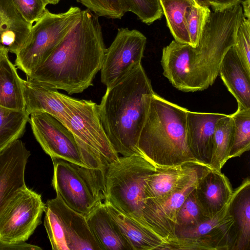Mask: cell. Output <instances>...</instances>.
<instances>
[{"label":"cell","instance_id":"6da1fadb","mask_svg":"<svg viewBox=\"0 0 250 250\" xmlns=\"http://www.w3.org/2000/svg\"><path fill=\"white\" fill-rule=\"evenodd\" d=\"M243 17L240 4L211 12L196 47L173 40L163 48L164 76L185 92L204 90L212 85L224 55L235 43Z\"/></svg>","mask_w":250,"mask_h":250},{"label":"cell","instance_id":"7a4b0ae2","mask_svg":"<svg viewBox=\"0 0 250 250\" xmlns=\"http://www.w3.org/2000/svg\"><path fill=\"white\" fill-rule=\"evenodd\" d=\"M99 17L88 9L27 79L72 95L93 85L106 48Z\"/></svg>","mask_w":250,"mask_h":250},{"label":"cell","instance_id":"3957f363","mask_svg":"<svg viewBox=\"0 0 250 250\" xmlns=\"http://www.w3.org/2000/svg\"><path fill=\"white\" fill-rule=\"evenodd\" d=\"M154 93L142 62L106 86L98 105L99 114L108 140L118 154L143 155L138 142Z\"/></svg>","mask_w":250,"mask_h":250},{"label":"cell","instance_id":"277c9868","mask_svg":"<svg viewBox=\"0 0 250 250\" xmlns=\"http://www.w3.org/2000/svg\"><path fill=\"white\" fill-rule=\"evenodd\" d=\"M187 111L155 92L151 95L138 142L143 156L157 166L210 167L195 158L188 147Z\"/></svg>","mask_w":250,"mask_h":250},{"label":"cell","instance_id":"5b68a950","mask_svg":"<svg viewBox=\"0 0 250 250\" xmlns=\"http://www.w3.org/2000/svg\"><path fill=\"white\" fill-rule=\"evenodd\" d=\"M157 167L138 154L119 157L109 163L105 174L104 201L140 223L146 182Z\"/></svg>","mask_w":250,"mask_h":250},{"label":"cell","instance_id":"8992f818","mask_svg":"<svg viewBox=\"0 0 250 250\" xmlns=\"http://www.w3.org/2000/svg\"><path fill=\"white\" fill-rule=\"evenodd\" d=\"M52 186L69 208L87 217L106 199V167L92 168L62 159L51 158Z\"/></svg>","mask_w":250,"mask_h":250},{"label":"cell","instance_id":"52a82bcc","mask_svg":"<svg viewBox=\"0 0 250 250\" xmlns=\"http://www.w3.org/2000/svg\"><path fill=\"white\" fill-rule=\"evenodd\" d=\"M29 115L33 134L51 158H60L92 168L104 167L109 164L52 115L43 112H34Z\"/></svg>","mask_w":250,"mask_h":250},{"label":"cell","instance_id":"ba28073f","mask_svg":"<svg viewBox=\"0 0 250 250\" xmlns=\"http://www.w3.org/2000/svg\"><path fill=\"white\" fill-rule=\"evenodd\" d=\"M82 10L71 6L55 14L47 9L35 24L22 47L16 54L15 65L27 77L48 58L57 45L79 20Z\"/></svg>","mask_w":250,"mask_h":250},{"label":"cell","instance_id":"9c48e42d","mask_svg":"<svg viewBox=\"0 0 250 250\" xmlns=\"http://www.w3.org/2000/svg\"><path fill=\"white\" fill-rule=\"evenodd\" d=\"M45 204L26 185L18 189L0 209V240L26 241L42 223Z\"/></svg>","mask_w":250,"mask_h":250},{"label":"cell","instance_id":"30bf717a","mask_svg":"<svg viewBox=\"0 0 250 250\" xmlns=\"http://www.w3.org/2000/svg\"><path fill=\"white\" fill-rule=\"evenodd\" d=\"M67 113L65 126L75 136L110 163L118 160L102 125L98 105L91 100H79L59 92Z\"/></svg>","mask_w":250,"mask_h":250},{"label":"cell","instance_id":"8fae6325","mask_svg":"<svg viewBox=\"0 0 250 250\" xmlns=\"http://www.w3.org/2000/svg\"><path fill=\"white\" fill-rule=\"evenodd\" d=\"M203 167H197L188 178L165 200H146L140 223L162 240L172 250L177 241L176 229L179 210L188 195L195 188Z\"/></svg>","mask_w":250,"mask_h":250},{"label":"cell","instance_id":"7c38bea8","mask_svg":"<svg viewBox=\"0 0 250 250\" xmlns=\"http://www.w3.org/2000/svg\"><path fill=\"white\" fill-rule=\"evenodd\" d=\"M146 43V36L139 31L119 28L105 50L100 70L102 83L108 86L141 63Z\"/></svg>","mask_w":250,"mask_h":250},{"label":"cell","instance_id":"4fadbf2b","mask_svg":"<svg viewBox=\"0 0 250 250\" xmlns=\"http://www.w3.org/2000/svg\"><path fill=\"white\" fill-rule=\"evenodd\" d=\"M30 156L20 139L0 152V209L15 192L25 186V170Z\"/></svg>","mask_w":250,"mask_h":250},{"label":"cell","instance_id":"5bb4252c","mask_svg":"<svg viewBox=\"0 0 250 250\" xmlns=\"http://www.w3.org/2000/svg\"><path fill=\"white\" fill-rule=\"evenodd\" d=\"M234 189L221 171L210 167L203 168L194 188L197 202L204 215L209 218L219 211L231 198Z\"/></svg>","mask_w":250,"mask_h":250},{"label":"cell","instance_id":"9a60e30c","mask_svg":"<svg viewBox=\"0 0 250 250\" xmlns=\"http://www.w3.org/2000/svg\"><path fill=\"white\" fill-rule=\"evenodd\" d=\"M226 115L187 111L188 145L194 157L209 167L215 126L217 122Z\"/></svg>","mask_w":250,"mask_h":250},{"label":"cell","instance_id":"2e32d148","mask_svg":"<svg viewBox=\"0 0 250 250\" xmlns=\"http://www.w3.org/2000/svg\"><path fill=\"white\" fill-rule=\"evenodd\" d=\"M48 201L61 218L68 250H102L86 217L69 208L57 196Z\"/></svg>","mask_w":250,"mask_h":250},{"label":"cell","instance_id":"e0dca14e","mask_svg":"<svg viewBox=\"0 0 250 250\" xmlns=\"http://www.w3.org/2000/svg\"><path fill=\"white\" fill-rule=\"evenodd\" d=\"M219 74L228 90L235 98L237 109L250 108V72L243 65L233 45L224 55Z\"/></svg>","mask_w":250,"mask_h":250},{"label":"cell","instance_id":"ac0fdd59","mask_svg":"<svg viewBox=\"0 0 250 250\" xmlns=\"http://www.w3.org/2000/svg\"><path fill=\"white\" fill-rule=\"evenodd\" d=\"M197 167L157 166L146 180L144 189L145 201H159L167 198L188 178Z\"/></svg>","mask_w":250,"mask_h":250},{"label":"cell","instance_id":"d6986e66","mask_svg":"<svg viewBox=\"0 0 250 250\" xmlns=\"http://www.w3.org/2000/svg\"><path fill=\"white\" fill-rule=\"evenodd\" d=\"M23 92L25 111L28 115L34 112H45L65 125V106L58 89L26 79L23 80Z\"/></svg>","mask_w":250,"mask_h":250},{"label":"cell","instance_id":"ffe728a7","mask_svg":"<svg viewBox=\"0 0 250 250\" xmlns=\"http://www.w3.org/2000/svg\"><path fill=\"white\" fill-rule=\"evenodd\" d=\"M32 26L11 0H0V47L16 54L25 42Z\"/></svg>","mask_w":250,"mask_h":250},{"label":"cell","instance_id":"44dd1931","mask_svg":"<svg viewBox=\"0 0 250 250\" xmlns=\"http://www.w3.org/2000/svg\"><path fill=\"white\" fill-rule=\"evenodd\" d=\"M105 207L133 250H167V245L141 224L121 212L109 203Z\"/></svg>","mask_w":250,"mask_h":250},{"label":"cell","instance_id":"7402d4cb","mask_svg":"<svg viewBox=\"0 0 250 250\" xmlns=\"http://www.w3.org/2000/svg\"><path fill=\"white\" fill-rule=\"evenodd\" d=\"M86 219L91 231L102 250H133L111 218L104 202Z\"/></svg>","mask_w":250,"mask_h":250},{"label":"cell","instance_id":"603a6c76","mask_svg":"<svg viewBox=\"0 0 250 250\" xmlns=\"http://www.w3.org/2000/svg\"><path fill=\"white\" fill-rule=\"evenodd\" d=\"M8 52L0 59V106L6 109L25 111L23 80L18 75Z\"/></svg>","mask_w":250,"mask_h":250},{"label":"cell","instance_id":"cb8c5ba5","mask_svg":"<svg viewBox=\"0 0 250 250\" xmlns=\"http://www.w3.org/2000/svg\"><path fill=\"white\" fill-rule=\"evenodd\" d=\"M231 211L234 220L236 241L234 250H250V180L246 182L232 201Z\"/></svg>","mask_w":250,"mask_h":250},{"label":"cell","instance_id":"d4e9b609","mask_svg":"<svg viewBox=\"0 0 250 250\" xmlns=\"http://www.w3.org/2000/svg\"><path fill=\"white\" fill-rule=\"evenodd\" d=\"M195 0H160L167 24L174 40L190 44L187 15Z\"/></svg>","mask_w":250,"mask_h":250},{"label":"cell","instance_id":"484cf974","mask_svg":"<svg viewBox=\"0 0 250 250\" xmlns=\"http://www.w3.org/2000/svg\"><path fill=\"white\" fill-rule=\"evenodd\" d=\"M246 181V178L238 187L234 189L233 193L229 202L214 215L197 225L177 229V240L179 238H192L206 235L233 220L231 211V203L236 194L244 186Z\"/></svg>","mask_w":250,"mask_h":250},{"label":"cell","instance_id":"4316f807","mask_svg":"<svg viewBox=\"0 0 250 250\" xmlns=\"http://www.w3.org/2000/svg\"><path fill=\"white\" fill-rule=\"evenodd\" d=\"M232 129L233 123L230 115H226L216 123L209 166L218 171H221L222 167L229 160Z\"/></svg>","mask_w":250,"mask_h":250},{"label":"cell","instance_id":"83f0119b","mask_svg":"<svg viewBox=\"0 0 250 250\" xmlns=\"http://www.w3.org/2000/svg\"><path fill=\"white\" fill-rule=\"evenodd\" d=\"M29 115L0 106V152L22 136Z\"/></svg>","mask_w":250,"mask_h":250},{"label":"cell","instance_id":"f1b7e54d","mask_svg":"<svg viewBox=\"0 0 250 250\" xmlns=\"http://www.w3.org/2000/svg\"><path fill=\"white\" fill-rule=\"evenodd\" d=\"M230 116L233 129L229 158L240 157L250 149V108L239 109Z\"/></svg>","mask_w":250,"mask_h":250},{"label":"cell","instance_id":"f546056e","mask_svg":"<svg viewBox=\"0 0 250 250\" xmlns=\"http://www.w3.org/2000/svg\"><path fill=\"white\" fill-rule=\"evenodd\" d=\"M44 226L53 250H68L63 225L58 213L47 200L45 204Z\"/></svg>","mask_w":250,"mask_h":250},{"label":"cell","instance_id":"4dcf8cb0","mask_svg":"<svg viewBox=\"0 0 250 250\" xmlns=\"http://www.w3.org/2000/svg\"><path fill=\"white\" fill-rule=\"evenodd\" d=\"M210 13L209 7L201 5L196 1L189 9L187 15V25L190 44L192 47L197 46Z\"/></svg>","mask_w":250,"mask_h":250},{"label":"cell","instance_id":"1f68e13d","mask_svg":"<svg viewBox=\"0 0 250 250\" xmlns=\"http://www.w3.org/2000/svg\"><path fill=\"white\" fill-rule=\"evenodd\" d=\"M98 17L121 19L128 12L124 0H76Z\"/></svg>","mask_w":250,"mask_h":250},{"label":"cell","instance_id":"d6a6232c","mask_svg":"<svg viewBox=\"0 0 250 250\" xmlns=\"http://www.w3.org/2000/svg\"><path fill=\"white\" fill-rule=\"evenodd\" d=\"M207 218L197 202L194 189L186 197L179 210L176 229L197 225Z\"/></svg>","mask_w":250,"mask_h":250},{"label":"cell","instance_id":"836d02e7","mask_svg":"<svg viewBox=\"0 0 250 250\" xmlns=\"http://www.w3.org/2000/svg\"><path fill=\"white\" fill-rule=\"evenodd\" d=\"M128 12L135 14L143 23L149 25L163 15L160 0H124Z\"/></svg>","mask_w":250,"mask_h":250},{"label":"cell","instance_id":"e575fe53","mask_svg":"<svg viewBox=\"0 0 250 250\" xmlns=\"http://www.w3.org/2000/svg\"><path fill=\"white\" fill-rule=\"evenodd\" d=\"M233 46L243 65L250 72V20L244 17L238 28Z\"/></svg>","mask_w":250,"mask_h":250},{"label":"cell","instance_id":"d590c367","mask_svg":"<svg viewBox=\"0 0 250 250\" xmlns=\"http://www.w3.org/2000/svg\"><path fill=\"white\" fill-rule=\"evenodd\" d=\"M11 0L22 18L32 25L43 15L48 4L43 0Z\"/></svg>","mask_w":250,"mask_h":250},{"label":"cell","instance_id":"8d00e7d4","mask_svg":"<svg viewBox=\"0 0 250 250\" xmlns=\"http://www.w3.org/2000/svg\"><path fill=\"white\" fill-rule=\"evenodd\" d=\"M41 250L40 247L28 244L25 241L13 243L4 242L0 240V250Z\"/></svg>","mask_w":250,"mask_h":250},{"label":"cell","instance_id":"74e56055","mask_svg":"<svg viewBox=\"0 0 250 250\" xmlns=\"http://www.w3.org/2000/svg\"><path fill=\"white\" fill-rule=\"evenodd\" d=\"M213 11H221L240 4L242 0H205Z\"/></svg>","mask_w":250,"mask_h":250},{"label":"cell","instance_id":"f35d334b","mask_svg":"<svg viewBox=\"0 0 250 250\" xmlns=\"http://www.w3.org/2000/svg\"><path fill=\"white\" fill-rule=\"evenodd\" d=\"M244 17L250 20V0H244L241 2Z\"/></svg>","mask_w":250,"mask_h":250},{"label":"cell","instance_id":"ab89813d","mask_svg":"<svg viewBox=\"0 0 250 250\" xmlns=\"http://www.w3.org/2000/svg\"><path fill=\"white\" fill-rule=\"evenodd\" d=\"M198 4L203 5L209 7L208 3L205 0H195Z\"/></svg>","mask_w":250,"mask_h":250},{"label":"cell","instance_id":"60d3db41","mask_svg":"<svg viewBox=\"0 0 250 250\" xmlns=\"http://www.w3.org/2000/svg\"><path fill=\"white\" fill-rule=\"evenodd\" d=\"M44 0L48 4H57L59 3L60 0Z\"/></svg>","mask_w":250,"mask_h":250},{"label":"cell","instance_id":"b9f144b4","mask_svg":"<svg viewBox=\"0 0 250 250\" xmlns=\"http://www.w3.org/2000/svg\"><path fill=\"white\" fill-rule=\"evenodd\" d=\"M6 52H8L6 49L0 47V59L4 54V53Z\"/></svg>","mask_w":250,"mask_h":250}]
</instances>
